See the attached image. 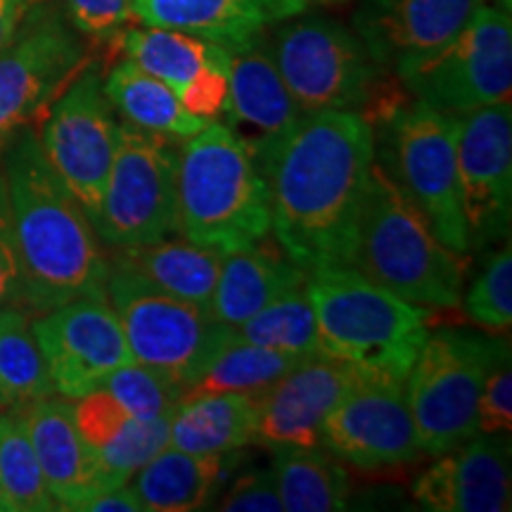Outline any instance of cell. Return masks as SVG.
Listing matches in <instances>:
<instances>
[{
    "label": "cell",
    "instance_id": "obj_25",
    "mask_svg": "<svg viewBox=\"0 0 512 512\" xmlns=\"http://www.w3.org/2000/svg\"><path fill=\"white\" fill-rule=\"evenodd\" d=\"M221 249L190 240H159L152 245L114 249L112 264L126 268L152 290L209 309L223 266Z\"/></svg>",
    "mask_w": 512,
    "mask_h": 512
},
{
    "label": "cell",
    "instance_id": "obj_18",
    "mask_svg": "<svg viewBox=\"0 0 512 512\" xmlns=\"http://www.w3.org/2000/svg\"><path fill=\"white\" fill-rule=\"evenodd\" d=\"M358 370L313 354L256 394L254 441L278 448H320L323 422L356 382Z\"/></svg>",
    "mask_w": 512,
    "mask_h": 512
},
{
    "label": "cell",
    "instance_id": "obj_27",
    "mask_svg": "<svg viewBox=\"0 0 512 512\" xmlns=\"http://www.w3.org/2000/svg\"><path fill=\"white\" fill-rule=\"evenodd\" d=\"M110 105L131 126L169 138H192L211 121L185 110L166 83L147 74L133 60H121L102 81Z\"/></svg>",
    "mask_w": 512,
    "mask_h": 512
},
{
    "label": "cell",
    "instance_id": "obj_41",
    "mask_svg": "<svg viewBox=\"0 0 512 512\" xmlns=\"http://www.w3.org/2000/svg\"><path fill=\"white\" fill-rule=\"evenodd\" d=\"M221 510L226 512H280L283 501L278 494V482H275L273 470H252L235 484L221 498Z\"/></svg>",
    "mask_w": 512,
    "mask_h": 512
},
{
    "label": "cell",
    "instance_id": "obj_8",
    "mask_svg": "<svg viewBox=\"0 0 512 512\" xmlns=\"http://www.w3.org/2000/svg\"><path fill=\"white\" fill-rule=\"evenodd\" d=\"M505 347L508 342L465 330H439L425 339L406 377L422 453L441 456L475 437L479 394Z\"/></svg>",
    "mask_w": 512,
    "mask_h": 512
},
{
    "label": "cell",
    "instance_id": "obj_12",
    "mask_svg": "<svg viewBox=\"0 0 512 512\" xmlns=\"http://www.w3.org/2000/svg\"><path fill=\"white\" fill-rule=\"evenodd\" d=\"M88 67L76 29L46 3H31L0 48V152L10 136L38 117Z\"/></svg>",
    "mask_w": 512,
    "mask_h": 512
},
{
    "label": "cell",
    "instance_id": "obj_33",
    "mask_svg": "<svg viewBox=\"0 0 512 512\" xmlns=\"http://www.w3.org/2000/svg\"><path fill=\"white\" fill-rule=\"evenodd\" d=\"M245 342L292 356L318 354V325L306 283L275 299L233 328Z\"/></svg>",
    "mask_w": 512,
    "mask_h": 512
},
{
    "label": "cell",
    "instance_id": "obj_39",
    "mask_svg": "<svg viewBox=\"0 0 512 512\" xmlns=\"http://www.w3.org/2000/svg\"><path fill=\"white\" fill-rule=\"evenodd\" d=\"M64 8L72 27L95 41L114 36L131 17L128 0H64Z\"/></svg>",
    "mask_w": 512,
    "mask_h": 512
},
{
    "label": "cell",
    "instance_id": "obj_10",
    "mask_svg": "<svg viewBox=\"0 0 512 512\" xmlns=\"http://www.w3.org/2000/svg\"><path fill=\"white\" fill-rule=\"evenodd\" d=\"M178 155L169 136L119 124L117 152L93 223L107 247L152 245L176 233Z\"/></svg>",
    "mask_w": 512,
    "mask_h": 512
},
{
    "label": "cell",
    "instance_id": "obj_38",
    "mask_svg": "<svg viewBox=\"0 0 512 512\" xmlns=\"http://www.w3.org/2000/svg\"><path fill=\"white\" fill-rule=\"evenodd\" d=\"M512 427V368L510 347H505L486 375L477 401V434H508Z\"/></svg>",
    "mask_w": 512,
    "mask_h": 512
},
{
    "label": "cell",
    "instance_id": "obj_30",
    "mask_svg": "<svg viewBox=\"0 0 512 512\" xmlns=\"http://www.w3.org/2000/svg\"><path fill=\"white\" fill-rule=\"evenodd\" d=\"M53 394L48 363L34 332V311L22 304L0 306V406L24 411Z\"/></svg>",
    "mask_w": 512,
    "mask_h": 512
},
{
    "label": "cell",
    "instance_id": "obj_34",
    "mask_svg": "<svg viewBox=\"0 0 512 512\" xmlns=\"http://www.w3.org/2000/svg\"><path fill=\"white\" fill-rule=\"evenodd\" d=\"M107 389L133 418L157 420L171 415L181 403L183 384L164 370L131 361L105 377Z\"/></svg>",
    "mask_w": 512,
    "mask_h": 512
},
{
    "label": "cell",
    "instance_id": "obj_42",
    "mask_svg": "<svg viewBox=\"0 0 512 512\" xmlns=\"http://www.w3.org/2000/svg\"><path fill=\"white\" fill-rule=\"evenodd\" d=\"M74 512H147L133 486H114V489L100 491L79 505H74Z\"/></svg>",
    "mask_w": 512,
    "mask_h": 512
},
{
    "label": "cell",
    "instance_id": "obj_26",
    "mask_svg": "<svg viewBox=\"0 0 512 512\" xmlns=\"http://www.w3.org/2000/svg\"><path fill=\"white\" fill-rule=\"evenodd\" d=\"M136 491L147 512L200 510L223 475V453H190L166 446L136 472Z\"/></svg>",
    "mask_w": 512,
    "mask_h": 512
},
{
    "label": "cell",
    "instance_id": "obj_36",
    "mask_svg": "<svg viewBox=\"0 0 512 512\" xmlns=\"http://www.w3.org/2000/svg\"><path fill=\"white\" fill-rule=\"evenodd\" d=\"M465 313L479 328L508 332L512 323V252L510 240L491 256L482 275L465 294Z\"/></svg>",
    "mask_w": 512,
    "mask_h": 512
},
{
    "label": "cell",
    "instance_id": "obj_2",
    "mask_svg": "<svg viewBox=\"0 0 512 512\" xmlns=\"http://www.w3.org/2000/svg\"><path fill=\"white\" fill-rule=\"evenodd\" d=\"M0 162L22 268L19 304L43 313L79 297H107L110 259L79 200L50 166L34 128L12 133Z\"/></svg>",
    "mask_w": 512,
    "mask_h": 512
},
{
    "label": "cell",
    "instance_id": "obj_40",
    "mask_svg": "<svg viewBox=\"0 0 512 512\" xmlns=\"http://www.w3.org/2000/svg\"><path fill=\"white\" fill-rule=\"evenodd\" d=\"M19 297H22V268H19L15 226H12L8 181L0 162V306L19 304Z\"/></svg>",
    "mask_w": 512,
    "mask_h": 512
},
{
    "label": "cell",
    "instance_id": "obj_45",
    "mask_svg": "<svg viewBox=\"0 0 512 512\" xmlns=\"http://www.w3.org/2000/svg\"><path fill=\"white\" fill-rule=\"evenodd\" d=\"M31 3H48V0H29V5Z\"/></svg>",
    "mask_w": 512,
    "mask_h": 512
},
{
    "label": "cell",
    "instance_id": "obj_35",
    "mask_svg": "<svg viewBox=\"0 0 512 512\" xmlns=\"http://www.w3.org/2000/svg\"><path fill=\"white\" fill-rule=\"evenodd\" d=\"M171 415L157 420L133 418L126 430L117 434L110 444L95 448V460L112 486L128 484V479L136 475L140 467L150 463L157 453L169 446Z\"/></svg>",
    "mask_w": 512,
    "mask_h": 512
},
{
    "label": "cell",
    "instance_id": "obj_16",
    "mask_svg": "<svg viewBox=\"0 0 512 512\" xmlns=\"http://www.w3.org/2000/svg\"><path fill=\"white\" fill-rule=\"evenodd\" d=\"M460 202L470 245L508 238L512 209V110L510 102L477 107L458 117Z\"/></svg>",
    "mask_w": 512,
    "mask_h": 512
},
{
    "label": "cell",
    "instance_id": "obj_5",
    "mask_svg": "<svg viewBox=\"0 0 512 512\" xmlns=\"http://www.w3.org/2000/svg\"><path fill=\"white\" fill-rule=\"evenodd\" d=\"M351 266L384 290L418 306L456 309L465 266L437 238L411 197L373 162Z\"/></svg>",
    "mask_w": 512,
    "mask_h": 512
},
{
    "label": "cell",
    "instance_id": "obj_43",
    "mask_svg": "<svg viewBox=\"0 0 512 512\" xmlns=\"http://www.w3.org/2000/svg\"><path fill=\"white\" fill-rule=\"evenodd\" d=\"M29 0H0V48L10 41L15 29L22 22Z\"/></svg>",
    "mask_w": 512,
    "mask_h": 512
},
{
    "label": "cell",
    "instance_id": "obj_21",
    "mask_svg": "<svg viewBox=\"0 0 512 512\" xmlns=\"http://www.w3.org/2000/svg\"><path fill=\"white\" fill-rule=\"evenodd\" d=\"M484 0H363L356 31L382 69L401 67L444 46Z\"/></svg>",
    "mask_w": 512,
    "mask_h": 512
},
{
    "label": "cell",
    "instance_id": "obj_28",
    "mask_svg": "<svg viewBox=\"0 0 512 512\" xmlns=\"http://www.w3.org/2000/svg\"><path fill=\"white\" fill-rule=\"evenodd\" d=\"M256 394H211L178 403L169 446L190 453H226L254 441Z\"/></svg>",
    "mask_w": 512,
    "mask_h": 512
},
{
    "label": "cell",
    "instance_id": "obj_24",
    "mask_svg": "<svg viewBox=\"0 0 512 512\" xmlns=\"http://www.w3.org/2000/svg\"><path fill=\"white\" fill-rule=\"evenodd\" d=\"M306 283V271L285 252H275L264 240L223 256V266L211 294L209 313L226 328L252 318L275 299Z\"/></svg>",
    "mask_w": 512,
    "mask_h": 512
},
{
    "label": "cell",
    "instance_id": "obj_20",
    "mask_svg": "<svg viewBox=\"0 0 512 512\" xmlns=\"http://www.w3.org/2000/svg\"><path fill=\"white\" fill-rule=\"evenodd\" d=\"M413 498L430 512L510 510V439L475 434L441 453L415 482Z\"/></svg>",
    "mask_w": 512,
    "mask_h": 512
},
{
    "label": "cell",
    "instance_id": "obj_11",
    "mask_svg": "<svg viewBox=\"0 0 512 512\" xmlns=\"http://www.w3.org/2000/svg\"><path fill=\"white\" fill-rule=\"evenodd\" d=\"M107 299L121 320L133 361L174 375L183 389L230 330L204 306L152 290L112 261Z\"/></svg>",
    "mask_w": 512,
    "mask_h": 512
},
{
    "label": "cell",
    "instance_id": "obj_3",
    "mask_svg": "<svg viewBox=\"0 0 512 512\" xmlns=\"http://www.w3.org/2000/svg\"><path fill=\"white\" fill-rule=\"evenodd\" d=\"M306 292L318 325V354L361 373L406 382L430 337V313L368 280L354 266L306 273Z\"/></svg>",
    "mask_w": 512,
    "mask_h": 512
},
{
    "label": "cell",
    "instance_id": "obj_7",
    "mask_svg": "<svg viewBox=\"0 0 512 512\" xmlns=\"http://www.w3.org/2000/svg\"><path fill=\"white\" fill-rule=\"evenodd\" d=\"M375 128V162L425 214L437 238L465 256L472 245L460 202L456 114L408 100Z\"/></svg>",
    "mask_w": 512,
    "mask_h": 512
},
{
    "label": "cell",
    "instance_id": "obj_37",
    "mask_svg": "<svg viewBox=\"0 0 512 512\" xmlns=\"http://www.w3.org/2000/svg\"><path fill=\"white\" fill-rule=\"evenodd\" d=\"M76 401H79L74 406L76 427H79L83 441L93 451L110 444L133 420V415L107 389H95V392L81 396Z\"/></svg>",
    "mask_w": 512,
    "mask_h": 512
},
{
    "label": "cell",
    "instance_id": "obj_44",
    "mask_svg": "<svg viewBox=\"0 0 512 512\" xmlns=\"http://www.w3.org/2000/svg\"><path fill=\"white\" fill-rule=\"evenodd\" d=\"M0 512H8V508H5V501H3V496H0Z\"/></svg>",
    "mask_w": 512,
    "mask_h": 512
},
{
    "label": "cell",
    "instance_id": "obj_23",
    "mask_svg": "<svg viewBox=\"0 0 512 512\" xmlns=\"http://www.w3.org/2000/svg\"><path fill=\"white\" fill-rule=\"evenodd\" d=\"M131 17L145 27L176 29L230 50L266 27L302 15L306 0H128Z\"/></svg>",
    "mask_w": 512,
    "mask_h": 512
},
{
    "label": "cell",
    "instance_id": "obj_19",
    "mask_svg": "<svg viewBox=\"0 0 512 512\" xmlns=\"http://www.w3.org/2000/svg\"><path fill=\"white\" fill-rule=\"evenodd\" d=\"M128 60L178 95L185 110L204 119L219 117L228 98L230 53L200 36L176 29H131L121 36Z\"/></svg>",
    "mask_w": 512,
    "mask_h": 512
},
{
    "label": "cell",
    "instance_id": "obj_31",
    "mask_svg": "<svg viewBox=\"0 0 512 512\" xmlns=\"http://www.w3.org/2000/svg\"><path fill=\"white\" fill-rule=\"evenodd\" d=\"M273 475L287 512H337L349 503V475L320 448H273Z\"/></svg>",
    "mask_w": 512,
    "mask_h": 512
},
{
    "label": "cell",
    "instance_id": "obj_14",
    "mask_svg": "<svg viewBox=\"0 0 512 512\" xmlns=\"http://www.w3.org/2000/svg\"><path fill=\"white\" fill-rule=\"evenodd\" d=\"M320 448L356 470H392L422 456L406 382L358 370L356 382L323 422Z\"/></svg>",
    "mask_w": 512,
    "mask_h": 512
},
{
    "label": "cell",
    "instance_id": "obj_32",
    "mask_svg": "<svg viewBox=\"0 0 512 512\" xmlns=\"http://www.w3.org/2000/svg\"><path fill=\"white\" fill-rule=\"evenodd\" d=\"M0 496L8 512L57 510L31 444L27 418L17 408L0 415Z\"/></svg>",
    "mask_w": 512,
    "mask_h": 512
},
{
    "label": "cell",
    "instance_id": "obj_15",
    "mask_svg": "<svg viewBox=\"0 0 512 512\" xmlns=\"http://www.w3.org/2000/svg\"><path fill=\"white\" fill-rule=\"evenodd\" d=\"M38 347L62 399H81L133 361L124 328L107 297H79L34 316Z\"/></svg>",
    "mask_w": 512,
    "mask_h": 512
},
{
    "label": "cell",
    "instance_id": "obj_6",
    "mask_svg": "<svg viewBox=\"0 0 512 512\" xmlns=\"http://www.w3.org/2000/svg\"><path fill=\"white\" fill-rule=\"evenodd\" d=\"M273 60L304 114L356 112L370 126L382 124L411 100L389 81L361 36L323 17L302 19L278 31Z\"/></svg>",
    "mask_w": 512,
    "mask_h": 512
},
{
    "label": "cell",
    "instance_id": "obj_29",
    "mask_svg": "<svg viewBox=\"0 0 512 512\" xmlns=\"http://www.w3.org/2000/svg\"><path fill=\"white\" fill-rule=\"evenodd\" d=\"M299 361H304V356L245 342L230 328L195 380L183 389L181 403L211 394H261Z\"/></svg>",
    "mask_w": 512,
    "mask_h": 512
},
{
    "label": "cell",
    "instance_id": "obj_4",
    "mask_svg": "<svg viewBox=\"0 0 512 512\" xmlns=\"http://www.w3.org/2000/svg\"><path fill=\"white\" fill-rule=\"evenodd\" d=\"M178 230L223 254L252 247L271 230L268 181L228 126H204L178 155Z\"/></svg>",
    "mask_w": 512,
    "mask_h": 512
},
{
    "label": "cell",
    "instance_id": "obj_22",
    "mask_svg": "<svg viewBox=\"0 0 512 512\" xmlns=\"http://www.w3.org/2000/svg\"><path fill=\"white\" fill-rule=\"evenodd\" d=\"M43 479L60 510H74L86 498L114 489L95 460L93 448L81 437L74 406L67 399H41L24 408Z\"/></svg>",
    "mask_w": 512,
    "mask_h": 512
},
{
    "label": "cell",
    "instance_id": "obj_17",
    "mask_svg": "<svg viewBox=\"0 0 512 512\" xmlns=\"http://www.w3.org/2000/svg\"><path fill=\"white\" fill-rule=\"evenodd\" d=\"M223 112L233 124L228 128L247 147L266 178L278 150L306 114L285 86L273 50L261 34L230 50L228 98Z\"/></svg>",
    "mask_w": 512,
    "mask_h": 512
},
{
    "label": "cell",
    "instance_id": "obj_1",
    "mask_svg": "<svg viewBox=\"0 0 512 512\" xmlns=\"http://www.w3.org/2000/svg\"><path fill=\"white\" fill-rule=\"evenodd\" d=\"M375 162V128L356 112H313L275 155L271 230L306 273L351 266Z\"/></svg>",
    "mask_w": 512,
    "mask_h": 512
},
{
    "label": "cell",
    "instance_id": "obj_9",
    "mask_svg": "<svg viewBox=\"0 0 512 512\" xmlns=\"http://www.w3.org/2000/svg\"><path fill=\"white\" fill-rule=\"evenodd\" d=\"M394 74L413 100L456 117L494 102H510V12L482 5L451 41L403 62Z\"/></svg>",
    "mask_w": 512,
    "mask_h": 512
},
{
    "label": "cell",
    "instance_id": "obj_13",
    "mask_svg": "<svg viewBox=\"0 0 512 512\" xmlns=\"http://www.w3.org/2000/svg\"><path fill=\"white\" fill-rule=\"evenodd\" d=\"M102 81L98 69H83L50 105L38 136L50 166L91 223L98 219L119 140V124Z\"/></svg>",
    "mask_w": 512,
    "mask_h": 512
}]
</instances>
